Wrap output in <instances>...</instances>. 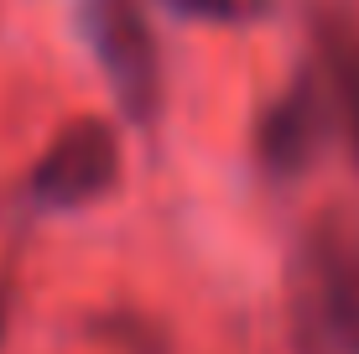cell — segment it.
Wrapping results in <instances>:
<instances>
[{
  "label": "cell",
  "mask_w": 359,
  "mask_h": 354,
  "mask_svg": "<svg viewBox=\"0 0 359 354\" xmlns=\"http://www.w3.org/2000/svg\"><path fill=\"white\" fill-rule=\"evenodd\" d=\"M79 21L120 109L135 120H151L162 104V57H156V36L141 6L135 0H79Z\"/></svg>",
  "instance_id": "1"
},
{
  "label": "cell",
  "mask_w": 359,
  "mask_h": 354,
  "mask_svg": "<svg viewBox=\"0 0 359 354\" xmlns=\"http://www.w3.org/2000/svg\"><path fill=\"white\" fill-rule=\"evenodd\" d=\"M115 172H120L115 130L104 120H79V125H68L47 146V156L36 162L32 188L47 209H83L115 182Z\"/></svg>",
  "instance_id": "2"
},
{
  "label": "cell",
  "mask_w": 359,
  "mask_h": 354,
  "mask_svg": "<svg viewBox=\"0 0 359 354\" xmlns=\"http://www.w3.org/2000/svg\"><path fill=\"white\" fill-rule=\"evenodd\" d=\"M318 125H323V109H318V94L302 89L297 100L276 104L261 130V146H266V162L276 167H302L318 146Z\"/></svg>",
  "instance_id": "3"
},
{
  "label": "cell",
  "mask_w": 359,
  "mask_h": 354,
  "mask_svg": "<svg viewBox=\"0 0 359 354\" xmlns=\"http://www.w3.org/2000/svg\"><path fill=\"white\" fill-rule=\"evenodd\" d=\"M333 100H339L344 125L359 146V42L354 36H333Z\"/></svg>",
  "instance_id": "4"
},
{
  "label": "cell",
  "mask_w": 359,
  "mask_h": 354,
  "mask_svg": "<svg viewBox=\"0 0 359 354\" xmlns=\"http://www.w3.org/2000/svg\"><path fill=\"white\" fill-rule=\"evenodd\" d=\"M177 16H193V21H234L240 16V0H162Z\"/></svg>",
  "instance_id": "5"
}]
</instances>
